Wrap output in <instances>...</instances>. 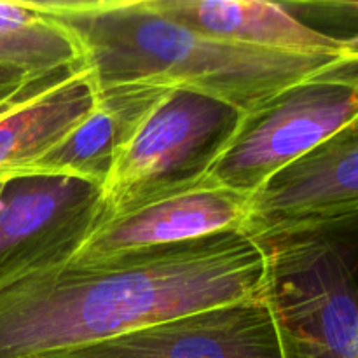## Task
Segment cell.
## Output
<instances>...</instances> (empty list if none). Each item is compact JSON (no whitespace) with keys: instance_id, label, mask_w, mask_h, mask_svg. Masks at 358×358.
Returning <instances> with one entry per match:
<instances>
[{"instance_id":"1","label":"cell","mask_w":358,"mask_h":358,"mask_svg":"<svg viewBox=\"0 0 358 358\" xmlns=\"http://www.w3.org/2000/svg\"><path fill=\"white\" fill-rule=\"evenodd\" d=\"M264 283V248L243 229L100 261H66L0 289V358H51L261 296Z\"/></svg>"},{"instance_id":"2","label":"cell","mask_w":358,"mask_h":358,"mask_svg":"<svg viewBox=\"0 0 358 358\" xmlns=\"http://www.w3.org/2000/svg\"><path fill=\"white\" fill-rule=\"evenodd\" d=\"M62 28L98 90L152 83L194 91L248 114L275 94L327 76L352 56L289 55L245 48L168 20L149 0H38Z\"/></svg>"},{"instance_id":"3","label":"cell","mask_w":358,"mask_h":358,"mask_svg":"<svg viewBox=\"0 0 358 358\" xmlns=\"http://www.w3.org/2000/svg\"><path fill=\"white\" fill-rule=\"evenodd\" d=\"M255 240L294 358H358V215Z\"/></svg>"},{"instance_id":"4","label":"cell","mask_w":358,"mask_h":358,"mask_svg":"<svg viewBox=\"0 0 358 358\" xmlns=\"http://www.w3.org/2000/svg\"><path fill=\"white\" fill-rule=\"evenodd\" d=\"M241 117L226 101L173 87L119 152L101 187V222L205 185Z\"/></svg>"},{"instance_id":"5","label":"cell","mask_w":358,"mask_h":358,"mask_svg":"<svg viewBox=\"0 0 358 358\" xmlns=\"http://www.w3.org/2000/svg\"><path fill=\"white\" fill-rule=\"evenodd\" d=\"M358 115V63L304 80L243 114L205 185L250 198Z\"/></svg>"},{"instance_id":"6","label":"cell","mask_w":358,"mask_h":358,"mask_svg":"<svg viewBox=\"0 0 358 358\" xmlns=\"http://www.w3.org/2000/svg\"><path fill=\"white\" fill-rule=\"evenodd\" d=\"M101 222V187L63 175L10 178L0 196V289L70 261Z\"/></svg>"},{"instance_id":"7","label":"cell","mask_w":358,"mask_h":358,"mask_svg":"<svg viewBox=\"0 0 358 358\" xmlns=\"http://www.w3.org/2000/svg\"><path fill=\"white\" fill-rule=\"evenodd\" d=\"M51 358H294L264 292L145 325Z\"/></svg>"},{"instance_id":"8","label":"cell","mask_w":358,"mask_h":358,"mask_svg":"<svg viewBox=\"0 0 358 358\" xmlns=\"http://www.w3.org/2000/svg\"><path fill=\"white\" fill-rule=\"evenodd\" d=\"M358 215V115L248 198L254 238Z\"/></svg>"},{"instance_id":"9","label":"cell","mask_w":358,"mask_h":358,"mask_svg":"<svg viewBox=\"0 0 358 358\" xmlns=\"http://www.w3.org/2000/svg\"><path fill=\"white\" fill-rule=\"evenodd\" d=\"M247 213L248 198L226 189L201 185L98 224L70 261H100L122 252L168 247L224 231L243 229Z\"/></svg>"},{"instance_id":"10","label":"cell","mask_w":358,"mask_h":358,"mask_svg":"<svg viewBox=\"0 0 358 358\" xmlns=\"http://www.w3.org/2000/svg\"><path fill=\"white\" fill-rule=\"evenodd\" d=\"M96 96L83 65L35 77L0 110V180L28 177L34 164L91 114Z\"/></svg>"},{"instance_id":"11","label":"cell","mask_w":358,"mask_h":358,"mask_svg":"<svg viewBox=\"0 0 358 358\" xmlns=\"http://www.w3.org/2000/svg\"><path fill=\"white\" fill-rule=\"evenodd\" d=\"M171 90L152 83L98 90L91 114L38 159L30 175L76 177L103 187L119 152Z\"/></svg>"},{"instance_id":"12","label":"cell","mask_w":358,"mask_h":358,"mask_svg":"<svg viewBox=\"0 0 358 358\" xmlns=\"http://www.w3.org/2000/svg\"><path fill=\"white\" fill-rule=\"evenodd\" d=\"M168 20L245 48L289 55L352 56L338 38L264 0H149ZM353 58V56H352Z\"/></svg>"},{"instance_id":"13","label":"cell","mask_w":358,"mask_h":358,"mask_svg":"<svg viewBox=\"0 0 358 358\" xmlns=\"http://www.w3.org/2000/svg\"><path fill=\"white\" fill-rule=\"evenodd\" d=\"M299 10H310L313 14L306 16L315 20H324L329 24L345 28V34L339 35L338 41L346 45L350 55L358 59V2H308V3H287Z\"/></svg>"},{"instance_id":"14","label":"cell","mask_w":358,"mask_h":358,"mask_svg":"<svg viewBox=\"0 0 358 358\" xmlns=\"http://www.w3.org/2000/svg\"><path fill=\"white\" fill-rule=\"evenodd\" d=\"M34 77L37 76H31V73L23 72V70L0 63V110L7 107L27 87V84Z\"/></svg>"},{"instance_id":"15","label":"cell","mask_w":358,"mask_h":358,"mask_svg":"<svg viewBox=\"0 0 358 358\" xmlns=\"http://www.w3.org/2000/svg\"><path fill=\"white\" fill-rule=\"evenodd\" d=\"M9 182V180H7ZM6 180H0V196H2V191H3V187H6V184H7Z\"/></svg>"}]
</instances>
